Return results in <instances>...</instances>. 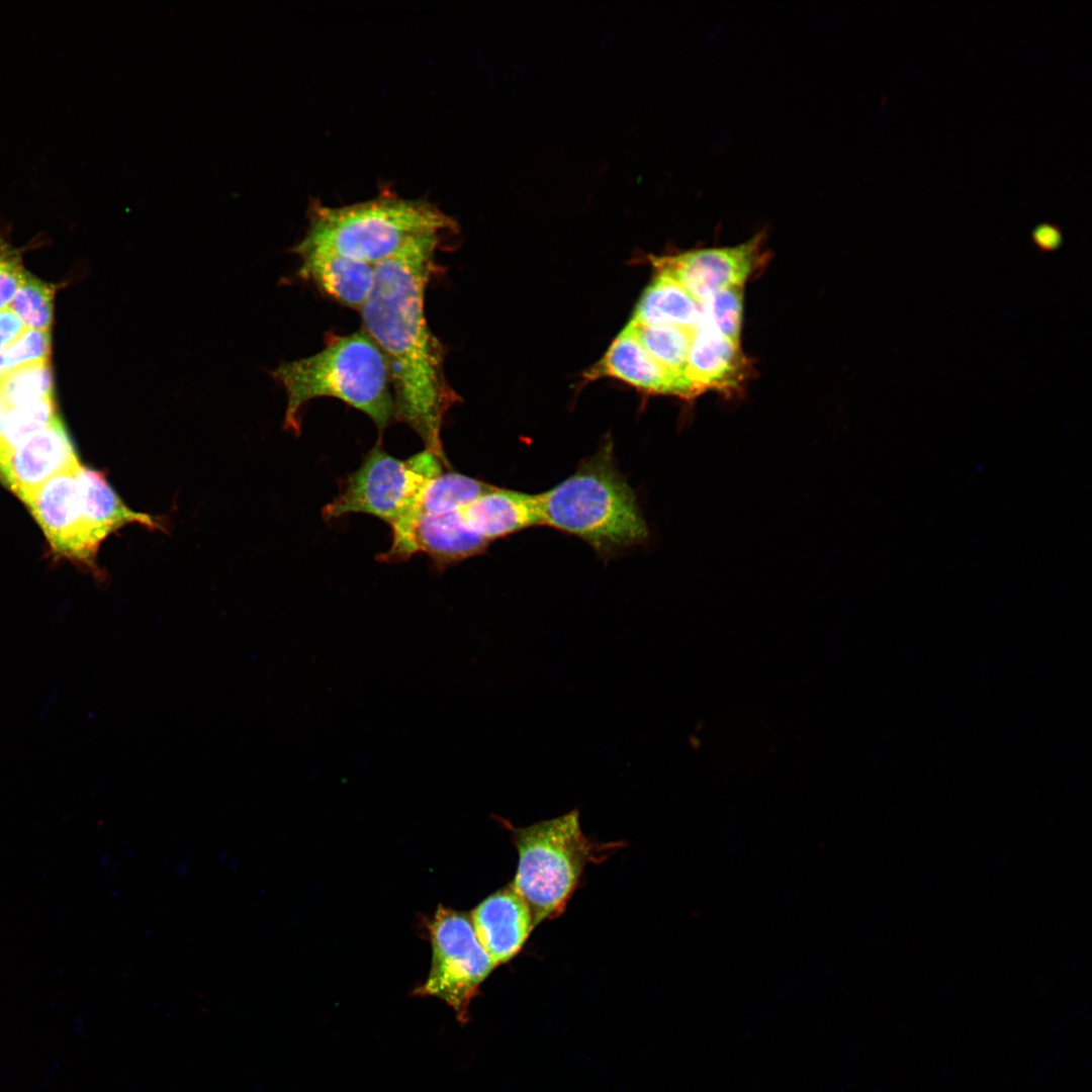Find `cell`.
<instances>
[{"instance_id":"obj_30","label":"cell","mask_w":1092,"mask_h":1092,"mask_svg":"<svg viewBox=\"0 0 1092 1092\" xmlns=\"http://www.w3.org/2000/svg\"><path fill=\"white\" fill-rule=\"evenodd\" d=\"M1 375H2V371H1V366H0V376H1Z\"/></svg>"},{"instance_id":"obj_11","label":"cell","mask_w":1092,"mask_h":1092,"mask_svg":"<svg viewBox=\"0 0 1092 1092\" xmlns=\"http://www.w3.org/2000/svg\"><path fill=\"white\" fill-rule=\"evenodd\" d=\"M291 251L300 259V279L345 307L360 310L366 303L374 286L376 266L302 240Z\"/></svg>"},{"instance_id":"obj_21","label":"cell","mask_w":1092,"mask_h":1092,"mask_svg":"<svg viewBox=\"0 0 1092 1092\" xmlns=\"http://www.w3.org/2000/svg\"><path fill=\"white\" fill-rule=\"evenodd\" d=\"M0 396L9 408L54 398V377L50 361L26 365L2 374Z\"/></svg>"},{"instance_id":"obj_18","label":"cell","mask_w":1092,"mask_h":1092,"mask_svg":"<svg viewBox=\"0 0 1092 1092\" xmlns=\"http://www.w3.org/2000/svg\"><path fill=\"white\" fill-rule=\"evenodd\" d=\"M700 318L701 303L674 278L656 271V276L641 294L630 322L694 330Z\"/></svg>"},{"instance_id":"obj_12","label":"cell","mask_w":1092,"mask_h":1092,"mask_svg":"<svg viewBox=\"0 0 1092 1092\" xmlns=\"http://www.w3.org/2000/svg\"><path fill=\"white\" fill-rule=\"evenodd\" d=\"M585 377L589 380L614 377L649 393L687 399L699 395L691 381L668 371L647 352L629 324Z\"/></svg>"},{"instance_id":"obj_15","label":"cell","mask_w":1092,"mask_h":1092,"mask_svg":"<svg viewBox=\"0 0 1092 1092\" xmlns=\"http://www.w3.org/2000/svg\"><path fill=\"white\" fill-rule=\"evenodd\" d=\"M465 525L487 541L541 526L536 494L493 485L460 510Z\"/></svg>"},{"instance_id":"obj_17","label":"cell","mask_w":1092,"mask_h":1092,"mask_svg":"<svg viewBox=\"0 0 1092 1092\" xmlns=\"http://www.w3.org/2000/svg\"><path fill=\"white\" fill-rule=\"evenodd\" d=\"M488 542L465 525L460 510L442 515H422L411 536V554L425 552L437 567H445L478 555Z\"/></svg>"},{"instance_id":"obj_10","label":"cell","mask_w":1092,"mask_h":1092,"mask_svg":"<svg viewBox=\"0 0 1092 1092\" xmlns=\"http://www.w3.org/2000/svg\"><path fill=\"white\" fill-rule=\"evenodd\" d=\"M59 417L13 448L0 462V481L23 503L46 481L80 466Z\"/></svg>"},{"instance_id":"obj_23","label":"cell","mask_w":1092,"mask_h":1092,"mask_svg":"<svg viewBox=\"0 0 1092 1092\" xmlns=\"http://www.w3.org/2000/svg\"><path fill=\"white\" fill-rule=\"evenodd\" d=\"M58 418L54 398L9 408L0 438V462L18 444Z\"/></svg>"},{"instance_id":"obj_26","label":"cell","mask_w":1092,"mask_h":1092,"mask_svg":"<svg viewBox=\"0 0 1092 1092\" xmlns=\"http://www.w3.org/2000/svg\"><path fill=\"white\" fill-rule=\"evenodd\" d=\"M24 272L19 254L0 235V310L8 307Z\"/></svg>"},{"instance_id":"obj_25","label":"cell","mask_w":1092,"mask_h":1092,"mask_svg":"<svg viewBox=\"0 0 1092 1092\" xmlns=\"http://www.w3.org/2000/svg\"><path fill=\"white\" fill-rule=\"evenodd\" d=\"M50 331L25 329L0 356L2 374L30 364L50 361Z\"/></svg>"},{"instance_id":"obj_6","label":"cell","mask_w":1092,"mask_h":1092,"mask_svg":"<svg viewBox=\"0 0 1092 1092\" xmlns=\"http://www.w3.org/2000/svg\"><path fill=\"white\" fill-rule=\"evenodd\" d=\"M444 466L427 449L399 460L377 445L346 478L338 495L324 507L323 518L334 520L362 513L392 526L415 515L424 487L443 472Z\"/></svg>"},{"instance_id":"obj_4","label":"cell","mask_w":1092,"mask_h":1092,"mask_svg":"<svg viewBox=\"0 0 1092 1092\" xmlns=\"http://www.w3.org/2000/svg\"><path fill=\"white\" fill-rule=\"evenodd\" d=\"M455 229L432 203L385 193L343 206L313 203L302 241L377 266L418 241Z\"/></svg>"},{"instance_id":"obj_2","label":"cell","mask_w":1092,"mask_h":1092,"mask_svg":"<svg viewBox=\"0 0 1092 1092\" xmlns=\"http://www.w3.org/2000/svg\"><path fill=\"white\" fill-rule=\"evenodd\" d=\"M270 375L287 396L284 428L295 435L306 403L332 397L366 415L382 434L394 420V399L384 357L362 329L329 333L316 353L281 363Z\"/></svg>"},{"instance_id":"obj_5","label":"cell","mask_w":1092,"mask_h":1092,"mask_svg":"<svg viewBox=\"0 0 1092 1092\" xmlns=\"http://www.w3.org/2000/svg\"><path fill=\"white\" fill-rule=\"evenodd\" d=\"M519 853L511 887L538 924L559 915L579 882L592 847L577 810L514 830Z\"/></svg>"},{"instance_id":"obj_27","label":"cell","mask_w":1092,"mask_h":1092,"mask_svg":"<svg viewBox=\"0 0 1092 1092\" xmlns=\"http://www.w3.org/2000/svg\"><path fill=\"white\" fill-rule=\"evenodd\" d=\"M25 329L9 307L0 310V356Z\"/></svg>"},{"instance_id":"obj_28","label":"cell","mask_w":1092,"mask_h":1092,"mask_svg":"<svg viewBox=\"0 0 1092 1092\" xmlns=\"http://www.w3.org/2000/svg\"><path fill=\"white\" fill-rule=\"evenodd\" d=\"M1035 244L1043 250H1053L1061 242V232L1053 224H1042L1033 232Z\"/></svg>"},{"instance_id":"obj_24","label":"cell","mask_w":1092,"mask_h":1092,"mask_svg":"<svg viewBox=\"0 0 1092 1092\" xmlns=\"http://www.w3.org/2000/svg\"><path fill=\"white\" fill-rule=\"evenodd\" d=\"M743 321V286L719 291L701 302V318L711 328L740 344Z\"/></svg>"},{"instance_id":"obj_13","label":"cell","mask_w":1092,"mask_h":1092,"mask_svg":"<svg viewBox=\"0 0 1092 1092\" xmlns=\"http://www.w3.org/2000/svg\"><path fill=\"white\" fill-rule=\"evenodd\" d=\"M470 920L478 941L495 966L512 960L535 926L528 905L511 886L484 899L472 911Z\"/></svg>"},{"instance_id":"obj_19","label":"cell","mask_w":1092,"mask_h":1092,"mask_svg":"<svg viewBox=\"0 0 1092 1092\" xmlns=\"http://www.w3.org/2000/svg\"><path fill=\"white\" fill-rule=\"evenodd\" d=\"M492 486L459 472H442L424 487L417 506V517L461 510Z\"/></svg>"},{"instance_id":"obj_1","label":"cell","mask_w":1092,"mask_h":1092,"mask_svg":"<svg viewBox=\"0 0 1092 1092\" xmlns=\"http://www.w3.org/2000/svg\"><path fill=\"white\" fill-rule=\"evenodd\" d=\"M444 237L418 241L378 264L371 294L359 310L362 327L380 349L390 377L394 420L412 430L446 466L441 431L461 400L445 370V347L426 317L427 287L438 270Z\"/></svg>"},{"instance_id":"obj_7","label":"cell","mask_w":1092,"mask_h":1092,"mask_svg":"<svg viewBox=\"0 0 1092 1092\" xmlns=\"http://www.w3.org/2000/svg\"><path fill=\"white\" fill-rule=\"evenodd\" d=\"M432 965L427 979L414 991L443 1000L461 1023L481 983L496 967L478 941L470 918L439 905L428 925Z\"/></svg>"},{"instance_id":"obj_20","label":"cell","mask_w":1092,"mask_h":1092,"mask_svg":"<svg viewBox=\"0 0 1092 1092\" xmlns=\"http://www.w3.org/2000/svg\"><path fill=\"white\" fill-rule=\"evenodd\" d=\"M647 352L674 375L687 379L694 330L628 323Z\"/></svg>"},{"instance_id":"obj_8","label":"cell","mask_w":1092,"mask_h":1092,"mask_svg":"<svg viewBox=\"0 0 1092 1092\" xmlns=\"http://www.w3.org/2000/svg\"><path fill=\"white\" fill-rule=\"evenodd\" d=\"M760 236L725 248L657 257V272L674 278L700 303L724 289L743 286L762 261Z\"/></svg>"},{"instance_id":"obj_22","label":"cell","mask_w":1092,"mask_h":1092,"mask_svg":"<svg viewBox=\"0 0 1092 1092\" xmlns=\"http://www.w3.org/2000/svg\"><path fill=\"white\" fill-rule=\"evenodd\" d=\"M55 288L24 272L8 307L26 329L49 331L53 323Z\"/></svg>"},{"instance_id":"obj_29","label":"cell","mask_w":1092,"mask_h":1092,"mask_svg":"<svg viewBox=\"0 0 1092 1092\" xmlns=\"http://www.w3.org/2000/svg\"><path fill=\"white\" fill-rule=\"evenodd\" d=\"M8 411H9V407L6 405V403L4 402V400L0 396V438H1V435H2V430H3L5 417H6L7 413H8Z\"/></svg>"},{"instance_id":"obj_9","label":"cell","mask_w":1092,"mask_h":1092,"mask_svg":"<svg viewBox=\"0 0 1092 1092\" xmlns=\"http://www.w3.org/2000/svg\"><path fill=\"white\" fill-rule=\"evenodd\" d=\"M78 468L52 477L24 504L55 553L95 568L98 548L92 543L84 521Z\"/></svg>"},{"instance_id":"obj_3","label":"cell","mask_w":1092,"mask_h":1092,"mask_svg":"<svg viewBox=\"0 0 1092 1092\" xmlns=\"http://www.w3.org/2000/svg\"><path fill=\"white\" fill-rule=\"evenodd\" d=\"M541 526L573 535L602 555L644 542L647 524L606 442L576 470L536 494Z\"/></svg>"},{"instance_id":"obj_14","label":"cell","mask_w":1092,"mask_h":1092,"mask_svg":"<svg viewBox=\"0 0 1092 1092\" xmlns=\"http://www.w3.org/2000/svg\"><path fill=\"white\" fill-rule=\"evenodd\" d=\"M747 372L748 364L740 344L699 322L693 332L688 360V377L698 393L707 389L735 390Z\"/></svg>"},{"instance_id":"obj_16","label":"cell","mask_w":1092,"mask_h":1092,"mask_svg":"<svg viewBox=\"0 0 1092 1092\" xmlns=\"http://www.w3.org/2000/svg\"><path fill=\"white\" fill-rule=\"evenodd\" d=\"M77 477L84 521L91 541L98 549L108 535L127 524L163 528L158 519L127 508L101 472L81 465Z\"/></svg>"}]
</instances>
